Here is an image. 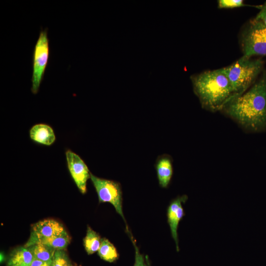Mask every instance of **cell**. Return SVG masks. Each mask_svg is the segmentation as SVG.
Instances as JSON below:
<instances>
[{
    "label": "cell",
    "mask_w": 266,
    "mask_h": 266,
    "mask_svg": "<svg viewBox=\"0 0 266 266\" xmlns=\"http://www.w3.org/2000/svg\"><path fill=\"white\" fill-rule=\"evenodd\" d=\"M244 129L258 132L266 128V70L245 92L229 101L221 111Z\"/></svg>",
    "instance_id": "1"
},
{
    "label": "cell",
    "mask_w": 266,
    "mask_h": 266,
    "mask_svg": "<svg viewBox=\"0 0 266 266\" xmlns=\"http://www.w3.org/2000/svg\"><path fill=\"white\" fill-rule=\"evenodd\" d=\"M193 91L201 107L208 111H221L235 95L222 68L206 70L190 76Z\"/></svg>",
    "instance_id": "2"
},
{
    "label": "cell",
    "mask_w": 266,
    "mask_h": 266,
    "mask_svg": "<svg viewBox=\"0 0 266 266\" xmlns=\"http://www.w3.org/2000/svg\"><path fill=\"white\" fill-rule=\"evenodd\" d=\"M264 63L261 58L242 56L222 68L231 84L235 97L245 92L257 81L264 70Z\"/></svg>",
    "instance_id": "3"
},
{
    "label": "cell",
    "mask_w": 266,
    "mask_h": 266,
    "mask_svg": "<svg viewBox=\"0 0 266 266\" xmlns=\"http://www.w3.org/2000/svg\"><path fill=\"white\" fill-rule=\"evenodd\" d=\"M243 56H266V26L255 18L244 26L239 36Z\"/></svg>",
    "instance_id": "4"
},
{
    "label": "cell",
    "mask_w": 266,
    "mask_h": 266,
    "mask_svg": "<svg viewBox=\"0 0 266 266\" xmlns=\"http://www.w3.org/2000/svg\"><path fill=\"white\" fill-rule=\"evenodd\" d=\"M50 54L47 29L40 31L33 54L31 91L36 94L43 79Z\"/></svg>",
    "instance_id": "5"
},
{
    "label": "cell",
    "mask_w": 266,
    "mask_h": 266,
    "mask_svg": "<svg viewBox=\"0 0 266 266\" xmlns=\"http://www.w3.org/2000/svg\"><path fill=\"white\" fill-rule=\"evenodd\" d=\"M90 179L98 194L99 202H108L112 204L126 223L123 213L122 193L120 183L97 177L92 173Z\"/></svg>",
    "instance_id": "6"
},
{
    "label": "cell",
    "mask_w": 266,
    "mask_h": 266,
    "mask_svg": "<svg viewBox=\"0 0 266 266\" xmlns=\"http://www.w3.org/2000/svg\"><path fill=\"white\" fill-rule=\"evenodd\" d=\"M65 154L70 174L80 192L84 194L87 191V181L90 178L91 172L79 155L69 149L66 150Z\"/></svg>",
    "instance_id": "7"
},
{
    "label": "cell",
    "mask_w": 266,
    "mask_h": 266,
    "mask_svg": "<svg viewBox=\"0 0 266 266\" xmlns=\"http://www.w3.org/2000/svg\"><path fill=\"white\" fill-rule=\"evenodd\" d=\"M65 231L63 225L55 220L46 219L40 221L33 225L30 238L24 246L28 247L43 238L60 234Z\"/></svg>",
    "instance_id": "8"
},
{
    "label": "cell",
    "mask_w": 266,
    "mask_h": 266,
    "mask_svg": "<svg viewBox=\"0 0 266 266\" xmlns=\"http://www.w3.org/2000/svg\"><path fill=\"white\" fill-rule=\"evenodd\" d=\"M187 200L188 196L186 195L178 196L171 200L167 209V222L177 251L179 250L177 230L179 222L185 215L182 204Z\"/></svg>",
    "instance_id": "9"
},
{
    "label": "cell",
    "mask_w": 266,
    "mask_h": 266,
    "mask_svg": "<svg viewBox=\"0 0 266 266\" xmlns=\"http://www.w3.org/2000/svg\"><path fill=\"white\" fill-rule=\"evenodd\" d=\"M155 166L160 186L162 188H166L173 175L172 161L171 157L167 154L159 156L156 161Z\"/></svg>",
    "instance_id": "10"
},
{
    "label": "cell",
    "mask_w": 266,
    "mask_h": 266,
    "mask_svg": "<svg viewBox=\"0 0 266 266\" xmlns=\"http://www.w3.org/2000/svg\"><path fill=\"white\" fill-rule=\"evenodd\" d=\"M29 135L33 142L46 146L51 145L56 139L53 129L45 124H37L33 126L30 130Z\"/></svg>",
    "instance_id": "11"
},
{
    "label": "cell",
    "mask_w": 266,
    "mask_h": 266,
    "mask_svg": "<svg viewBox=\"0 0 266 266\" xmlns=\"http://www.w3.org/2000/svg\"><path fill=\"white\" fill-rule=\"evenodd\" d=\"M33 259V253L28 247H18L10 253L7 266H30Z\"/></svg>",
    "instance_id": "12"
},
{
    "label": "cell",
    "mask_w": 266,
    "mask_h": 266,
    "mask_svg": "<svg viewBox=\"0 0 266 266\" xmlns=\"http://www.w3.org/2000/svg\"><path fill=\"white\" fill-rule=\"evenodd\" d=\"M70 240L69 235L65 231L60 234L43 238L37 242L46 245L55 250H65Z\"/></svg>",
    "instance_id": "13"
},
{
    "label": "cell",
    "mask_w": 266,
    "mask_h": 266,
    "mask_svg": "<svg viewBox=\"0 0 266 266\" xmlns=\"http://www.w3.org/2000/svg\"><path fill=\"white\" fill-rule=\"evenodd\" d=\"M98 253L102 260L110 263L115 262L119 257V254L114 245L105 238L101 239Z\"/></svg>",
    "instance_id": "14"
},
{
    "label": "cell",
    "mask_w": 266,
    "mask_h": 266,
    "mask_svg": "<svg viewBox=\"0 0 266 266\" xmlns=\"http://www.w3.org/2000/svg\"><path fill=\"white\" fill-rule=\"evenodd\" d=\"M83 242L86 252L88 254L91 255L99 250L101 244V238L97 232L88 226Z\"/></svg>",
    "instance_id": "15"
},
{
    "label": "cell",
    "mask_w": 266,
    "mask_h": 266,
    "mask_svg": "<svg viewBox=\"0 0 266 266\" xmlns=\"http://www.w3.org/2000/svg\"><path fill=\"white\" fill-rule=\"evenodd\" d=\"M34 259L43 261H51L56 250L40 242L28 246Z\"/></svg>",
    "instance_id": "16"
},
{
    "label": "cell",
    "mask_w": 266,
    "mask_h": 266,
    "mask_svg": "<svg viewBox=\"0 0 266 266\" xmlns=\"http://www.w3.org/2000/svg\"><path fill=\"white\" fill-rule=\"evenodd\" d=\"M52 266H72L65 250H56L52 259Z\"/></svg>",
    "instance_id": "17"
},
{
    "label": "cell",
    "mask_w": 266,
    "mask_h": 266,
    "mask_svg": "<svg viewBox=\"0 0 266 266\" xmlns=\"http://www.w3.org/2000/svg\"><path fill=\"white\" fill-rule=\"evenodd\" d=\"M218 8H234L247 6L243 0H218L217 1Z\"/></svg>",
    "instance_id": "18"
},
{
    "label": "cell",
    "mask_w": 266,
    "mask_h": 266,
    "mask_svg": "<svg viewBox=\"0 0 266 266\" xmlns=\"http://www.w3.org/2000/svg\"><path fill=\"white\" fill-rule=\"evenodd\" d=\"M131 236L135 250V262L133 266H150L148 258L147 257H145L144 256L139 253L135 243L133 240L132 235Z\"/></svg>",
    "instance_id": "19"
},
{
    "label": "cell",
    "mask_w": 266,
    "mask_h": 266,
    "mask_svg": "<svg viewBox=\"0 0 266 266\" xmlns=\"http://www.w3.org/2000/svg\"><path fill=\"white\" fill-rule=\"evenodd\" d=\"M260 11L255 17L266 26V1L260 6Z\"/></svg>",
    "instance_id": "20"
},
{
    "label": "cell",
    "mask_w": 266,
    "mask_h": 266,
    "mask_svg": "<svg viewBox=\"0 0 266 266\" xmlns=\"http://www.w3.org/2000/svg\"><path fill=\"white\" fill-rule=\"evenodd\" d=\"M51 261H43L36 259H34L32 261L30 266H52Z\"/></svg>",
    "instance_id": "21"
},
{
    "label": "cell",
    "mask_w": 266,
    "mask_h": 266,
    "mask_svg": "<svg viewBox=\"0 0 266 266\" xmlns=\"http://www.w3.org/2000/svg\"></svg>",
    "instance_id": "22"
},
{
    "label": "cell",
    "mask_w": 266,
    "mask_h": 266,
    "mask_svg": "<svg viewBox=\"0 0 266 266\" xmlns=\"http://www.w3.org/2000/svg\"></svg>",
    "instance_id": "23"
}]
</instances>
